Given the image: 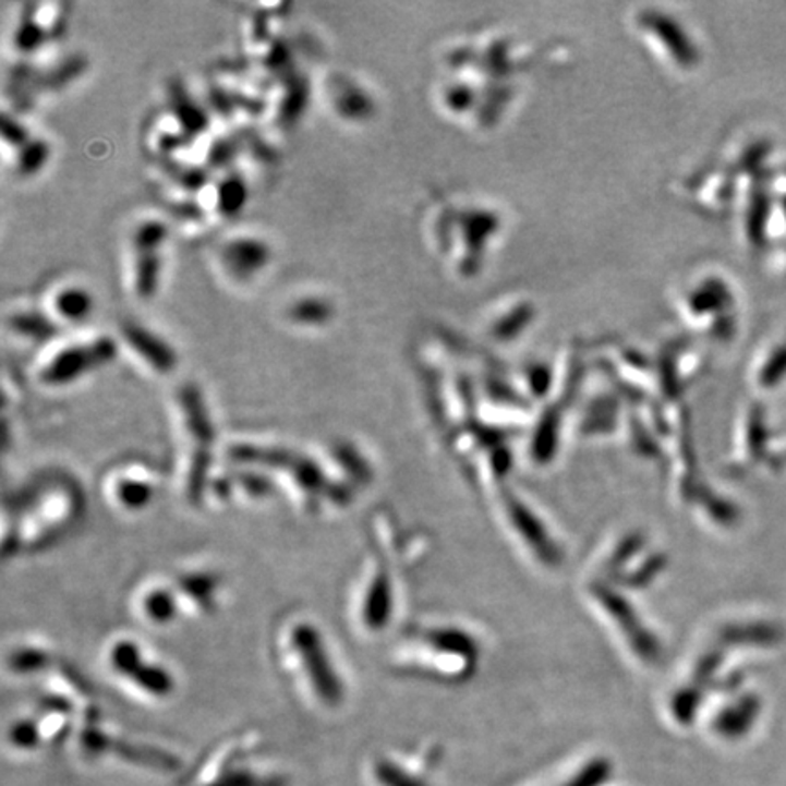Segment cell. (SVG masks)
<instances>
[{
	"label": "cell",
	"instance_id": "cell-1",
	"mask_svg": "<svg viewBox=\"0 0 786 786\" xmlns=\"http://www.w3.org/2000/svg\"><path fill=\"white\" fill-rule=\"evenodd\" d=\"M86 516L83 488L68 473H43L4 503V557L34 556L72 535Z\"/></svg>",
	"mask_w": 786,
	"mask_h": 786
},
{
	"label": "cell",
	"instance_id": "cell-2",
	"mask_svg": "<svg viewBox=\"0 0 786 786\" xmlns=\"http://www.w3.org/2000/svg\"><path fill=\"white\" fill-rule=\"evenodd\" d=\"M271 654L282 679L312 706L336 710L347 698V681L325 628L309 612L292 610L277 621Z\"/></svg>",
	"mask_w": 786,
	"mask_h": 786
},
{
	"label": "cell",
	"instance_id": "cell-3",
	"mask_svg": "<svg viewBox=\"0 0 786 786\" xmlns=\"http://www.w3.org/2000/svg\"><path fill=\"white\" fill-rule=\"evenodd\" d=\"M181 443L176 451L177 488L184 503L201 506L208 500L214 481L217 434L203 394L195 385H184L177 396Z\"/></svg>",
	"mask_w": 786,
	"mask_h": 786
},
{
	"label": "cell",
	"instance_id": "cell-4",
	"mask_svg": "<svg viewBox=\"0 0 786 786\" xmlns=\"http://www.w3.org/2000/svg\"><path fill=\"white\" fill-rule=\"evenodd\" d=\"M102 663L111 679L133 696L162 701L176 693V674L162 661L155 660L146 644L132 636L111 639L106 644Z\"/></svg>",
	"mask_w": 786,
	"mask_h": 786
},
{
	"label": "cell",
	"instance_id": "cell-5",
	"mask_svg": "<svg viewBox=\"0 0 786 786\" xmlns=\"http://www.w3.org/2000/svg\"><path fill=\"white\" fill-rule=\"evenodd\" d=\"M159 470L143 459H124L108 468L100 479V494L111 510L138 516L159 497Z\"/></svg>",
	"mask_w": 786,
	"mask_h": 786
},
{
	"label": "cell",
	"instance_id": "cell-6",
	"mask_svg": "<svg viewBox=\"0 0 786 786\" xmlns=\"http://www.w3.org/2000/svg\"><path fill=\"white\" fill-rule=\"evenodd\" d=\"M116 355V342L110 337H100L95 341L62 348L61 352H57L40 368V383L48 386L73 385L111 363Z\"/></svg>",
	"mask_w": 786,
	"mask_h": 786
},
{
	"label": "cell",
	"instance_id": "cell-7",
	"mask_svg": "<svg viewBox=\"0 0 786 786\" xmlns=\"http://www.w3.org/2000/svg\"><path fill=\"white\" fill-rule=\"evenodd\" d=\"M130 614L148 628H170L184 617L171 578H148L130 594Z\"/></svg>",
	"mask_w": 786,
	"mask_h": 786
},
{
	"label": "cell",
	"instance_id": "cell-8",
	"mask_svg": "<svg viewBox=\"0 0 786 786\" xmlns=\"http://www.w3.org/2000/svg\"><path fill=\"white\" fill-rule=\"evenodd\" d=\"M184 617H206L219 610L225 579L214 568H186L171 576Z\"/></svg>",
	"mask_w": 786,
	"mask_h": 786
},
{
	"label": "cell",
	"instance_id": "cell-9",
	"mask_svg": "<svg viewBox=\"0 0 786 786\" xmlns=\"http://www.w3.org/2000/svg\"><path fill=\"white\" fill-rule=\"evenodd\" d=\"M122 339L157 374H170L177 368V353L173 348L148 328L128 323L122 326Z\"/></svg>",
	"mask_w": 786,
	"mask_h": 786
},
{
	"label": "cell",
	"instance_id": "cell-10",
	"mask_svg": "<svg viewBox=\"0 0 786 786\" xmlns=\"http://www.w3.org/2000/svg\"><path fill=\"white\" fill-rule=\"evenodd\" d=\"M226 270L239 279H250L261 270H265L270 261L268 244L252 237H241L230 241L222 250Z\"/></svg>",
	"mask_w": 786,
	"mask_h": 786
},
{
	"label": "cell",
	"instance_id": "cell-11",
	"mask_svg": "<svg viewBox=\"0 0 786 786\" xmlns=\"http://www.w3.org/2000/svg\"><path fill=\"white\" fill-rule=\"evenodd\" d=\"M51 666H53V657H51L50 650L43 644L21 641L8 655V668L13 676H37L45 670H50Z\"/></svg>",
	"mask_w": 786,
	"mask_h": 786
},
{
	"label": "cell",
	"instance_id": "cell-12",
	"mask_svg": "<svg viewBox=\"0 0 786 786\" xmlns=\"http://www.w3.org/2000/svg\"><path fill=\"white\" fill-rule=\"evenodd\" d=\"M162 258L159 252H137L135 257V292L141 299H152L159 287Z\"/></svg>",
	"mask_w": 786,
	"mask_h": 786
},
{
	"label": "cell",
	"instance_id": "cell-13",
	"mask_svg": "<svg viewBox=\"0 0 786 786\" xmlns=\"http://www.w3.org/2000/svg\"><path fill=\"white\" fill-rule=\"evenodd\" d=\"M92 306H94L92 295L83 288L77 287L64 288L57 293L56 301H53L57 314L66 321L84 319L92 312Z\"/></svg>",
	"mask_w": 786,
	"mask_h": 786
},
{
	"label": "cell",
	"instance_id": "cell-14",
	"mask_svg": "<svg viewBox=\"0 0 786 786\" xmlns=\"http://www.w3.org/2000/svg\"><path fill=\"white\" fill-rule=\"evenodd\" d=\"M334 317V309L326 299H299L290 309V319L304 326H323Z\"/></svg>",
	"mask_w": 786,
	"mask_h": 786
},
{
	"label": "cell",
	"instance_id": "cell-15",
	"mask_svg": "<svg viewBox=\"0 0 786 786\" xmlns=\"http://www.w3.org/2000/svg\"><path fill=\"white\" fill-rule=\"evenodd\" d=\"M168 239V226L159 220H146L133 233L135 252H159Z\"/></svg>",
	"mask_w": 786,
	"mask_h": 786
},
{
	"label": "cell",
	"instance_id": "cell-16",
	"mask_svg": "<svg viewBox=\"0 0 786 786\" xmlns=\"http://www.w3.org/2000/svg\"><path fill=\"white\" fill-rule=\"evenodd\" d=\"M246 201V188L239 179L226 181L219 190V206L225 214H237Z\"/></svg>",
	"mask_w": 786,
	"mask_h": 786
},
{
	"label": "cell",
	"instance_id": "cell-17",
	"mask_svg": "<svg viewBox=\"0 0 786 786\" xmlns=\"http://www.w3.org/2000/svg\"><path fill=\"white\" fill-rule=\"evenodd\" d=\"M13 328L21 331L26 337H34V339H48L51 334L50 323H46V319L35 314H24L15 317Z\"/></svg>",
	"mask_w": 786,
	"mask_h": 786
},
{
	"label": "cell",
	"instance_id": "cell-18",
	"mask_svg": "<svg viewBox=\"0 0 786 786\" xmlns=\"http://www.w3.org/2000/svg\"><path fill=\"white\" fill-rule=\"evenodd\" d=\"M46 152L48 149H46V144L43 143H28L23 146V154L19 157L21 170L26 171V173L39 170L40 166L46 162Z\"/></svg>",
	"mask_w": 786,
	"mask_h": 786
}]
</instances>
